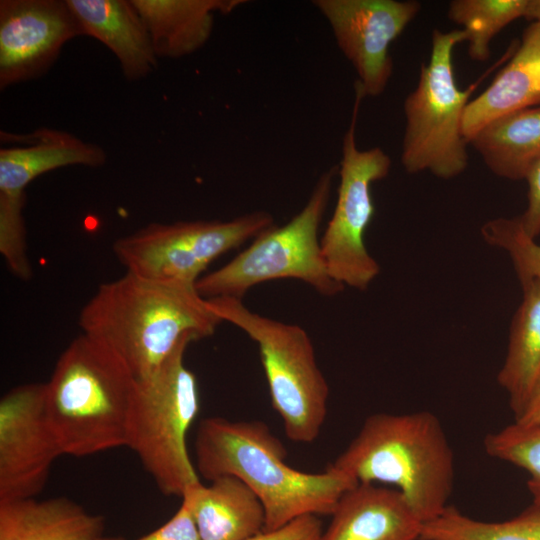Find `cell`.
I'll return each mask as SVG.
<instances>
[{
  "instance_id": "obj_1",
  "label": "cell",
  "mask_w": 540,
  "mask_h": 540,
  "mask_svg": "<svg viewBox=\"0 0 540 540\" xmlns=\"http://www.w3.org/2000/svg\"><path fill=\"white\" fill-rule=\"evenodd\" d=\"M223 322L195 285L130 272L98 286L80 311L83 334L110 349L136 380L155 373L183 341Z\"/></svg>"
},
{
  "instance_id": "obj_2",
  "label": "cell",
  "mask_w": 540,
  "mask_h": 540,
  "mask_svg": "<svg viewBox=\"0 0 540 540\" xmlns=\"http://www.w3.org/2000/svg\"><path fill=\"white\" fill-rule=\"evenodd\" d=\"M194 452L199 476L208 481L233 476L253 491L265 510L264 531L305 515H331L341 496L358 484L330 465L318 473L290 467L285 446L261 421L205 418Z\"/></svg>"
},
{
  "instance_id": "obj_3",
  "label": "cell",
  "mask_w": 540,
  "mask_h": 540,
  "mask_svg": "<svg viewBox=\"0 0 540 540\" xmlns=\"http://www.w3.org/2000/svg\"><path fill=\"white\" fill-rule=\"evenodd\" d=\"M357 483L396 487L423 523L447 506L454 455L431 412L368 416L347 448L329 464Z\"/></svg>"
},
{
  "instance_id": "obj_4",
  "label": "cell",
  "mask_w": 540,
  "mask_h": 540,
  "mask_svg": "<svg viewBox=\"0 0 540 540\" xmlns=\"http://www.w3.org/2000/svg\"><path fill=\"white\" fill-rule=\"evenodd\" d=\"M135 383L106 346L83 333L72 340L45 382V409L63 454L126 447Z\"/></svg>"
},
{
  "instance_id": "obj_5",
  "label": "cell",
  "mask_w": 540,
  "mask_h": 540,
  "mask_svg": "<svg viewBox=\"0 0 540 540\" xmlns=\"http://www.w3.org/2000/svg\"><path fill=\"white\" fill-rule=\"evenodd\" d=\"M183 341L152 375L136 380L126 447L165 496L181 497L200 483L187 449V434L199 412V390L184 355Z\"/></svg>"
},
{
  "instance_id": "obj_6",
  "label": "cell",
  "mask_w": 540,
  "mask_h": 540,
  "mask_svg": "<svg viewBox=\"0 0 540 540\" xmlns=\"http://www.w3.org/2000/svg\"><path fill=\"white\" fill-rule=\"evenodd\" d=\"M206 300L222 321L240 328L257 343L271 404L287 437L297 443L315 441L327 416L329 387L307 332L296 324L253 312L241 299Z\"/></svg>"
},
{
  "instance_id": "obj_7",
  "label": "cell",
  "mask_w": 540,
  "mask_h": 540,
  "mask_svg": "<svg viewBox=\"0 0 540 540\" xmlns=\"http://www.w3.org/2000/svg\"><path fill=\"white\" fill-rule=\"evenodd\" d=\"M337 172L334 166L319 177L304 207L285 225L266 229L227 264L203 275L197 292L205 299L242 300L252 287L277 279L302 281L323 296L343 291L328 272L319 238Z\"/></svg>"
},
{
  "instance_id": "obj_8",
  "label": "cell",
  "mask_w": 540,
  "mask_h": 540,
  "mask_svg": "<svg viewBox=\"0 0 540 540\" xmlns=\"http://www.w3.org/2000/svg\"><path fill=\"white\" fill-rule=\"evenodd\" d=\"M462 41L463 30L435 29L432 33L429 61L422 64L418 84L404 101L401 162L407 173L429 171L438 178L451 179L467 168L463 116L483 77L466 90L457 87L452 54Z\"/></svg>"
},
{
  "instance_id": "obj_9",
  "label": "cell",
  "mask_w": 540,
  "mask_h": 540,
  "mask_svg": "<svg viewBox=\"0 0 540 540\" xmlns=\"http://www.w3.org/2000/svg\"><path fill=\"white\" fill-rule=\"evenodd\" d=\"M272 226L266 211L227 221L153 222L118 238L113 251L126 272L195 285L215 259Z\"/></svg>"
},
{
  "instance_id": "obj_10",
  "label": "cell",
  "mask_w": 540,
  "mask_h": 540,
  "mask_svg": "<svg viewBox=\"0 0 540 540\" xmlns=\"http://www.w3.org/2000/svg\"><path fill=\"white\" fill-rule=\"evenodd\" d=\"M364 94L355 83L350 125L342 141L337 200L333 215L321 237L322 255L330 276L343 287L364 291L378 276L380 266L367 250L364 237L375 207L371 184L384 179L391 159L379 147L360 150L355 129Z\"/></svg>"
},
{
  "instance_id": "obj_11",
  "label": "cell",
  "mask_w": 540,
  "mask_h": 540,
  "mask_svg": "<svg viewBox=\"0 0 540 540\" xmlns=\"http://www.w3.org/2000/svg\"><path fill=\"white\" fill-rule=\"evenodd\" d=\"M63 454L45 409V383H26L0 400V501L32 498Z\"/></svg>"
},
{
  "instance_id": "obj_12",
  "label": "cell",
  "mask_w": 540,
  "mask_h": 540,
  "mask_svg": "<svg viewBox=\"0 0 540 540\" xmlns=\"http://www.w3.org/2000/svg\"><path fill=\"white\" fill-rule=\"evenodd\" d=\"M338 47L354 67L364 96H378L393 71L390 44L421 9L418 1L315 0Z\"/></svg>"
},
{
  "instance_id": "obj_13",
  "label": "cell",
  "mask_w": 540,
  "mask_h": 540,
  "mask_svg": "<svg viewBox=\"0 0 540 540\" xmlns=\"http://www.w3.org/2000/svg\"><path fill=\"white\" fill-rule=\"evenodd\" d=\"M83 36L67 0L0 1V88L37 79Z\"/></svg>"
},
{
  "instance_id": "obj_14",
  "label": "cell",
  "mask_w": 540,
  "mask_h": 540,
  "mask_svg": "<svg viewBox=\"0 0 540 540\" xmlns=\"http://www.w3.org/2000/svg\"><path fill=\"white\" fill-rule=\"evenodd\" d=\"M0 194L25 196L35 178L66 166L100 167L106 153L99 145L58 129L42 127L28 134L1 131Z\"/></svg>"
},
{
  "instance_id": "obj_15",
  "label": "cell",
  "mask_w": 540,
  "mask_h": 540,
  "mask_svg": "<svg viewBox=\"0 0 540 540\" xmlns=\"http://www.w3.org/2000/svg\"><path fill=\"white\" fill-rule=\"evenodd\" d=\"M320 540H419L422 522L396 489L358 483L339 499Z\"/></svg>"
},
{
  "instance_id": "obj_16",
  "label": "cell",
  "mask_w": 540,
  "mask_h": 540,
  "mask_svg": "<svg viewBox=\"0 0 540 540\" xmlns=\"http://www.w3.org/2000/svg\"><path fill=\"white\" fill-rule=\"evenodd\" d=\"M540 104V22H532L489 87L469 101L462 124L467 143L489 123Z\"/></svg>"
},
{
  "instance_id": "obj_17",
  "label": "cell",
  "mask_w": 540,
  "mask_h": 540,
  "mask_svg": "<svg viewBox=\"0 0 540 540\" xmlns=\"http://www.w3.org/2000/svg\"><path fill=\"white\" fill-rule=\"evenodd\" d=\"M84 36L103 43L130 81L149 76L158 57L148 30L131 0H67Z\"/></svg>"
},
{
  "instance_id": "obj_18",
  "label": "cell",
  "mask_w": 540,
  "mask_h": 540,
  "mask_svg": "<svg viewBox=\"0 0 540 540\" xmlns=\"http://www.w3.org/2000/svg\"><path fill=\"white\" fill-rule=\"evenodd\" d=\"M200 540H250L265 530V510L253 491L233 476L189 488L182 496Z\"/></svg>"
},
{
  "instance_id": "obj_19",
  "label": "cell",
  "mask_w": 540,
  "mask_h": 540,
  "mask_svg": "<svg viewBox=\"0 0 540 540\" xmlns=\"http://www.w3.org/2000/svg\"><path fill=\"white\" fill-rule=\"evenodd\" d=\"M141 16L157 57L180 58L202 48L214 16L228 14L244 0H131Z\"/></svg>"
},
{
  "instance_id": "obj_20",
  "label": "cell",
  "mask_w": 540,
  "mask_h": 540,
  "mask_svg": "<svg viewBox=\"0 0 540 540\" xmlns=\"http://www.w3.org/2000/svg\"><path fill=\"white\" fill-rule=\"evenodd\" d=\"M103 517L66 497L0 501V540H96Z\"/></svg>"
},
{
  "instance_id": "obj_21",
  "label": "cell",
  "mask_w": 540,
  "mask_h": 540,
  "mask_svg": "<svg viewBox=\"0 0 540 540\" xmlns=\"http://www.w3.org/2000/svg\"><path fill=\"white\" fill-rule=\"evenodd\" d=\"M523 298L513 316L507 353L497 375L516 418L540 378V282L521 280Z\"/></svg>"
},
{
  "instance_id": "obj_22",
  "label": "cell",
  "mask_w": 540,
  "mask_h": 540,
  "mask_svg": "<svg viewBox=\"0 0 540 540\" xmlns=\"http://www.w3.org/2000/svg\"><path fill=\"white\" fill-rule=\"evenodd\" d=\"M470 143L492 173L508 180H525L540 161V107L489 123Z\"/></svg>"
},
{
  "instance_id": "obj_23",
  "label": "cell",
  "mask_w": 540,
  "mask_h": 540,
  "mask_svg": "<svg viewBox=\"0 0 540 540\" xmlns=\"http://www.w3.org/2000/svg\"><path fill=\"white\" fill-rule=\"evenodd\" d=\"M419 540H540V506L503 522L476 520L447 506L422 524Z\"/></svg>"
},
{
  "instance_id": "obj_24",
  "label": "cell",
  "mask_w": 540,
  "mask_h": 540,
  "mask_svg": "<svg viewBox=\"0 0 540 540\" xmlns=\"http://www.w3.org/2000/svg\"><path fill=\"white\" fill-rule=\"evenodd\" d=\"M528 0H453L447 16L461 25L468 54L484 62L490 57L491 40L514 20L524 17Z\"/></svg>"
},
{
  "instance_id": "obj_25",
  "label": "cell",
  "mask_w": 540,
  "mask_h": 540,
  "mask_svg": "<svg viewBox=\"0 0 540 540\" xmlns=\"http://www.w3.org/2000/svg\"><path fill=\"white\" fill-rule=\"evenodd\" d=\"M484 449L489 456L516 465L529 474L527 486L533 497L532 504L540 506V424L512 423L488 434Z\"/></svg>"
},
{
  "instance_id": "obj_26",
  "label": "cell",
  "mask_w": 540,
  "mask_h": 540,
  "mask_svg": "<svg viewBox=\"0 0 540 540\" xmlns=\"http://www.w3.org/2000/svg\"><path fill=\"white\" fill-rule=\"evenodd\" d=\"M480 233L487 244L510 256L519 281L534 279L540 282V244L526 234L519 217L486 221Z\"/></svg>"
},
{
  "instance_id": "obj_27",
  "label": "cell",
  "mask_w": 540,
  "mask_h": 540,
  "mask_svg": "<svg viewBox=\"0 0 540 540\" xmlns=\"http://www.w3.org/2000/svg\"><path fill=\"white\" fill-rule=\"evenodd\" d=\"M25 199L0 194V253L12 274L26 281L32 277V266L23 216Z\"/></svg>"
},
{
  "instance_id": "obj_28",
  "label": "cell",
  "mask_w": 540,
  "mask_h": 540,
  "mask_svg": "<svg viewBox=\"0 0 540 540\" xmlns=\"http://www.w3.org/2000/svg\"><path fill=\"white\" fill-rule=\"evenodd\" d=\"M322 533L318 516L305 515L276 530L263 531L250 540H320Z\"/></svg>"
},
{
  "instance_id": "obj_29",
  "label": "cell",
  "mask_w": 540,
  "mask_h": 540,
  "mask_svg": "<svg viewBox=\"0 0 540 540\" xmlns=\"http://www.w3.org/2000/svg\"><path fill=\"white\" fill-rule=\"evenodd\" d=\"M138 540H200V538L188 508L181 503L169 521Z\"/></svg>"
},
{
  "instance_id": "obj_30",
  "label": "cell",
  "mask_w": 540,
  "mask_h": 540,
  "mask_svg": "<svg viewBox=\"0 0 540 540\" xmlns=\"http://www.w3.org/2000/svg\"><path fill=\"white\" fill-rule=\"evenodd\" d=\"M528 185L527 208L519 217L526 234L536 239L540 235V161L525 178Z\"/></svg>"
},
{
  "instance_id": "obj_31",
  "label": "cell",
  "mask_w": 540,
  "mask_h": 540,
  "mask_svg": "<svg viewBox=\"0 0 540 540\" xmlns=\"http://www.w3.org/2000/svg\"><path fill=\"white\" fill-rule=\"evenodd\" d=\"M514 423L521 426H534L540 424V378L536 383L525 408L521 414L515 418Z\"/></svg>"
},
{
  "instance_id": "obj_32",
  "label": "cell",
  "mask_w": 540,
  "mask_h": 540,
  "mask_svg": "<svg viewBox=\"0 0 540 540\" xmlns=\"http://www.w3.org/2000/svg\"><path fill=\"white\" fill-rule=\"evenodd\" d=\"M525 18L540 22V0H528Z\"/></svg>"
},
{
  "instance_id": "obj_33",
  "label": "cell",
  "mask_w": 540,
  "mask_h": 540,
  "mask_svg": "<svg viewBox=\"0 0 540 540\" xmlns=\"http://www.w3.org/2000/svg\"><path fill=\"white\" fill-rule=\"evenodd\" d=\"M96 540H123V539H120V538H104V537H99L97 538Z\"/></svg>"
}]
</instances>
